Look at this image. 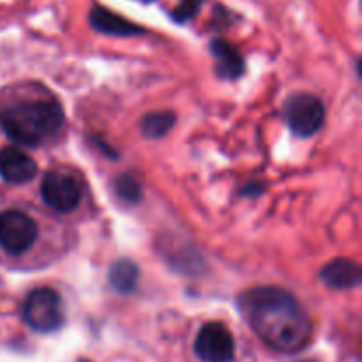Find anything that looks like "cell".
<instances>
[{"instance_id": "cell-2", "label": "cell", "mask_w": 362, "mask_h": 362, "mask_svg": "<svg viewBox=\"0 0 362 362\" xmlns=\"http://www.w3.org/2000/svg\"><path fill=\"white\" fill-rule=\"evenodd\" d=\"M62 106L53 99L23 101L0 113V126L14 144L35 147L55 136L64 126Z\"/></svg>"}, {"instance_id": "cell-11", "label": "cell", "mask_w": 362, "mask_h": 362, "mask_svg": "<svg viewBox=\"0 0 362 362\" xmlns=\"http://www.w3.org/2000/svg\"><path fill=\"white\" fill-rule=\"evenodd\" d=\"M211 53L216 60V69L223 80H237L246 71L243 55L226 39H214L211 42Z\"/></svg>"}, {"instance_id": "cell-12", "label": "cell", "mask_w": 362, "mask_h": 362, "mask_svg": "<svg viewBox=\"0 0 362 362\" xmlns=\"http://www.w3.org/2000/svg\"><path fill=\"white\" fill-rule=\"evenodd\" d=\"M138 278H140L138 265L133 260H127V258L117 260L108 272V281L112 288L115 292L122 293V296H127V293L136 288Z\"/></svg>"}, {"instance_id": "cell-15", "label": "cell", "mask_w": 362, "mask_h": 362, "mask_svg": "<svg viewBox=\"0 0 362 362\" xmlns=\"http://www.w3.org/2000/svg\"><path fill=\"white\" fill-rule=\"evenodd\" d=\"M205 0H179L175 7L172 9L170 16L177 23H187L193 18H197V14L200 13V9L204 7Z\"/></svg>"}, {"instance_id": "cell-5", "label": "cell", "mask_w": 362, "mask_h": 362, "mask_svg": "<svg viewBox=\"0 0 362 362\" xmlns=\"http://www.w3.org/2000/svg\"><path fill=\"white\" fill-rule=\"evenodd\" d=\"M37 239V225L23 211L7 209L0 212V247L6 253L23 255Z\"/></svg>"}, {"instance_id": "cell-9", "label": "cell", "mask_w": 362, "mask_h": 362, "mask_svg": "<svg viewBox=\"0 0 362 362\" xmlns=\"http://www.w3.org/2000/svg\"><path fill=\"white\" fill-rule=\"evenodd\" d=\"M88 21L94 30L106 35H115V37H133V35L145 34V28L133 23L127 18L113 13L112 9H106L103 6H94L88 13Z\"/></svg>"}, {"instance_id": "cell-4", "label": "cell", "mask_w": 362, "mask_h": 362, "mask_svg": "<svg viewBox=\"0 0 362 362\" xmlns=\"http://www.w3.org/2000/svg\"><path fill=\"white\" fill-rule=\"evenodd\" d=\"M283 115L293 134L300 138L313 136L324 124V103L313 94H293L286 99Z\"/></svg>"}, {"instance_id": "cell-17", "label": "cell", "mask_w": 362, "mask_h": 362, "mask_svg": "<svg viewBox=\"0 0 362 362\" xmlns=\"http://www.w3.org/2000/svg\"><path fill=\"white\" fill-rule=\"evenodd\" d=\"M138 2H144V4H152V2H156V0H138Z\"/></svg>"}, {"instance_id": "cell-6", "label": "cell", "mask_w": 362, "mask_h": 362, "mask_svg": "<svg viewBox=\"0 0 362 362\" xmlns=\"http://www.w3.org/2000/svg\"><path fill=\"white\" fill-rule=\"evenodd\" d=\"M41 197L48 207L57 212H73L80 205L83 189L80 180L62 170L48 172L41 184Z\"/></svg>"}, {"instance_id": "cell-1", "label": "cell", "mask_w": 362, "mask_h": 362, "mask_svg": "<svg viewBox=\"0 0 362 362\" xmlns=\"http://www.w3.org/2000/svg\"><path fill=\"white\" fill-rule=\"evenodd\" d=\"M239 311L255 334L271 350L297 354L306 349L313 324L299 300L279 286H257L237 300Z\"/></svg>"}, {"instance_id": "cell-10", "label": "cell", "mask_w": 362, "mask_h": 362, "mask_svg": "<svg viewBox=\"0 0 362 362\" xmlns=\"http://www.w3.org/2000/svg\"><path fill=\"white\" fill-rule=\"evenodd\" d=\"M318 276L329 288L336 290L354 288L362 279V272L357 262L349 260V258H336V260L329 262Z\"/></svg>"}, {"instance_id": "cell-16", "label": "cell", "mask_w": 362, "mask_h": 362, "mask_svg": "<svg viewBox=\"0 0 362 362\" xmlns=\"http://www.w3.org/2000/svg\"><path fill=\"white\" fill-rule=\"evenodd\" d=\"M262 191H264V186H262V184L251 182V184H247V187L244 189V194H246V197H258Z\"/></svg>"}, {"instance_id": "cell-13", "label": "cell", "mask_w": 362, "mask_h": 362, "mask_svg": "<svg viewBox=\"0 0 362 362\" xmlns=\"http://www.w3.org/2000/svg\"><path fill=\"white\" fill-rule=\"evenodd\" d=\"M177 122V115L173 112H152L141 119L140 129L144 133L145 138H151V140H159V138L166 136L170 131L173 129Z\"/></svg>"}, {"instance_id": "cell-7", "label": "cell", "mask_w": 362, "mask_h": 362, "mask_svg": "<svg viewBox=\"0 0 362 362\" xmlns=\"http://www.w3.org/2000/svg\"><path fill=\"white\" fill-rule=\"evenodd\" d=\"M194 356L202 362H233L235 339L228 327L219 322H209L194 339Z\"/></svg>"}, {"instance_id": "cell-8", "label": "cell", "mask_w": 362, "mask_h": 362, "mask_svg": "<svg viewBox=\"0 0 362 362\" xmlns=\"http://www.w3.org/2000/svg\"><path fill=\"white\" fill-rule=\"evenodd\" d=\"M37 173L34 159L16 147H6L0 151V177L9 184L30 182Z\"/></svg>"}, {"instance_id": "cell-14", "label": "cell", "mask_w": 362, "mask_h": 362, "mask_svg": "<svg viewBox=\"0 0 362 362\" xmlns=\"http://www.w3.org/2000/svg\"><path fill=\"white\" fill-rule=\"evenodd\" d=\"M115 191L122 200L129 202V204H136L141 200V187L134 177L131 175H120L115 180Z\"/></svg>"}, {"instance_id": "cell-3", "label": "cell", "mask_w": 362, "mask_h": 362, "mask_svg": "<svg viewBox=\"0 0 362 362\" xmlns=\"http://www.w3.org/2000/svg\"><path fill=\"white\" fill-rule=\"evenodd\" d=\"M23 320L32 331L49 334L57 332L66 322L64 304L59 293L52 288H35L23 303Z\"/></svg>"}]
</instances>
